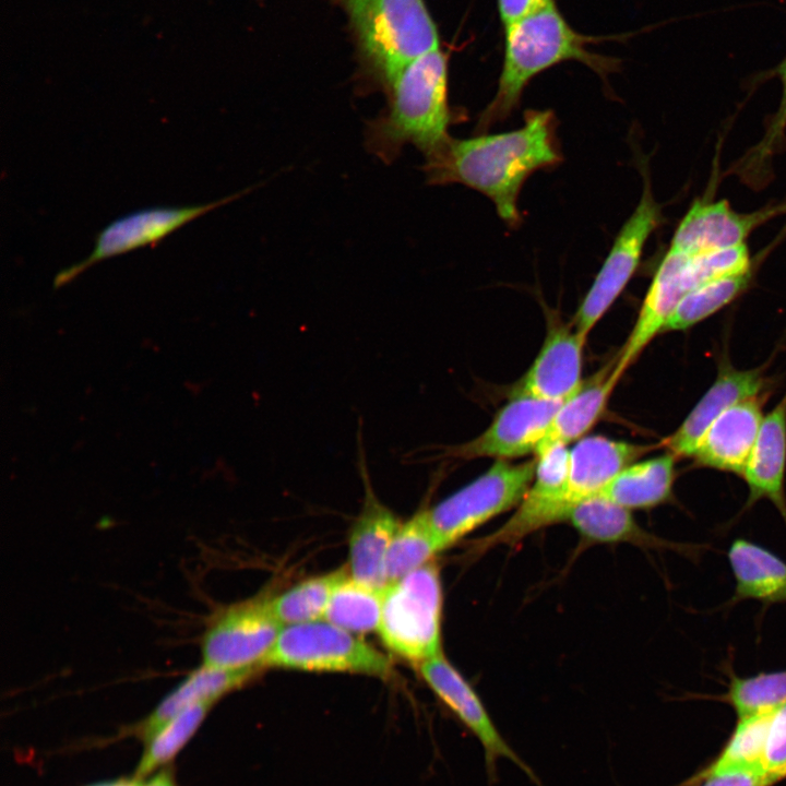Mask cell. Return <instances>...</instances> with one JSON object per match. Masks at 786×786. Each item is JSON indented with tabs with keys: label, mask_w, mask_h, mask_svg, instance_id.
<instances>
[{
	"label": "cell",
	"mask_w": 786,
	"mask_h": 786,
	"mask_svg": "<svg viewBox=\"0 0 786 786\" xmlns=\"http://www.w3.org/2000/svg\"><path fill=\"white\" fill-rule=\"evenodd\" d=\"M762 404L755 396L722 413L701 439L695 464L742 476L763 420Z\"/></svg>",
	"instance_id": "19"
},
{
	"label": "cell",
	"mask_w": 786,
	"mask_h": 786,
	"mask_svg": "<svg viewBox=\"0 0 786 786\" xmlns=\"http://www.w3.org/2000/svg\"><path fill=\"white\" fill-rule=\"evenodd\" d=\"M774 712L739 718L720 754L688 785H698L710 776L730 772L765 770L766 740Z\"/></svg>",
	"instance_id": "27"
},
{
	"label": "cell",
	"mask_w": 786,
	"mask_h": 786,
	"mask_svg": "<svg viewBox=\"0 0 786 786\" xmlns=\"http://www.w3.org/2000/svg\"><path fill=\"white\" fill-rule=\"evenodd\" d=\"M346 574L340 569L307 579L274 598H270L273 615L283 626L320 620L337 582Z\"/></svg>",
	"instance_id": "31"
},
{
	"label": "cell",
	"mask_w": 786,
	"mask_h": 786,
	"mask_svg": "<svg viewBox=\"0 0 786 786\" xmlns=\"http://www.w3.org/2000/svg\"><path fill=\"white\" fill-rule=\"evenodd\" d=\"M765 770L786 777V702L773 714L764 757Z\"/></svg>",
	"instance_id": "35"
},
{
	"label": "cell",
	"mask_w": 786,
	"mask_h": 786,
	"mask_svg": "<svg viewBox=\"0 0 786 786\" xmlns=\"http://www.w3.org/2000/svg\"><path fill=\"white\" fill-rule=\"evenodd\" d=\"M782 98L777 111L770 117L763 138L741 157L734 171L750 184L760 186L767 179L770 160L785 146L786 130V57L777 68Z\"/></svg>",
	"instance_id": "34"
},
{
	"label": "cell",
	"mask_w": 786,
	"mask_h": 786,
	"mask_svg": "<svg viewBox=\"0 0 786 786\" xmlns=\"http://www.w3.org/2000/svg\"><path fill=\"white\" fill-rule=\"evenodd\" d=\"M442 603L434 561L389 584L383 591L378 628L386 648L416 665L442 653Z\"/></svg>",
	"instance_id": "5"
},
{
	"label": "cell",
	"mask_w": 786,
	"mask_h": 786,
	"mask_svg": "<svg viewBox=\"0 0 786 786\" xmlns=\"http://www.w3.org/2000/svg\"><path fill=\"white\" fill-rule=\"evenodd\" d=\"M448 63V55L438 48L393 79L385 111L367 122L365 141L371 154L390 164L412 144L427 158L451 139L448 129L455 114L449 105Z\"/></svg>",
	"instance_id": "2"
},
{
	"label": "cell",
	"mask_w": 786,
	"mask_h": 786,
	"mask_svg": "<svg viewBox=\"0 0 786 786\" xmlns=\"http://www.w3.org/2000/svg\"><path fill=\"white\" fill-rule=\"evenodd\" d=\"M251 189L203 204L141 209L114 219L96 235L94 248L87 258L57 273L53 288L64 286L104 260L157 245L188 223L242 196Z\"/></svg>",
	"instance_id": "10"
},
{
	"label": "cell",
	"mask_w": 786,
	"mask_h": 786,
	"mask_svg": "<svg viewBox=\"0 0 786 786\" xmlns=\"http://www.w3.org/2000/svg\"><path fill=\"white\" fill-rule=\"evenodd\" d=\"M497 2L503 27L556 3L555 0H497Z\"/></svg>",
	"instance_id": "37"
},
{
	"label": "cell",
	"mask_w": 786,
	"mask_h": 786,
	"mask_svg": "<svg viewBox=\"0 0 786 786\" xmlns=\"http://www.w3.org/2000/svg\"><path fill=\"white\" fill-rule=\"evenodd\" d=\"M562 402L513 396L478 437L452 448L461 458L510 460L536 452Z\"/></svg>",
	"instance_id": "13"
},
{
	"label": "cell",
	"mask_w": 786,
	"mask_h": 786,
	"mask_svg": "<svg viewBox=\"0 0 786 786\" xmlns=\"http://www.w3.org/2000/svg\"><path fill=\"white\" fill-rule=\"evenodd\" d=\"M417 666L421 678L439 701L481 745L490 785L498 781L499 760L507 759L524 772L536 786H544L534 770L502 737L477 692L443 653Z\"/></svg>",
	"instance_id": "11"
},
{
	"label": "cell",
	"mask_w": 786,
	"mask_h": 786,
	"mask_svg": "<svg viewBox=\"0 0 786 786\" xmlns=\"http://www.w3.org/2000/svg\"><path fill=\"white\" fill-rule=\"evenodd\" d=\"M283 627L271 610L270 598L230 605L215 615L202 635V665L264 669Z\"/></svg>",
	"instance_id": "9"
},
{
	"label": "cell",
	"mask_w": 786,
	"mask_h": 786,
	"mask_svg": "<svg viewBox=\"0 0 786 786\" xmlns=\"http://www.w3.org/2000/svg\"><path fill=\"white\" fill-rule=\"evenodd\" d=\"M213 702L192 704L169 719L146 741V748L135 770V778H142L170 761L199 728Z\"/></svg>",
	"instance_id": "32"
},
{
	"label": "cell",
	"mask_w": 786,
	"mask_h": 786,
	"mask_svg": "<svg viewBox=\"0 0 786 786\" xmlns=\"http://www.w3.org/2000/svg\"><path fill=\"white\" fill-rule=\"evenodd\" d=\"M783 778L778 774L761 769L710 776L702 781L700 786H772Z\"/></svg>",
	"instance_id": "36"
},
{
	"label": "cell",
	"mask_w": 786,
	"mask_h": 786,
	"mask_svg": "<svg viewBox=\"0 0 786 786\" xmlns=\"http://www.w3.org/2000/svg\"><path fill=\"white\" fill-rule=\"evenodd\" d=\"M677 456L670 452L634 462L599 492L629 510H648L672 499Z\"/></svg>",
	"instance_id": "26"
},
{
	"label": "cell",
	"mask_w": 786,
	"mask_h": 786,
	"mask_svg": "<svg viewBox=\"0 0 786 786\" xmlns=\"http://www.w3.org/2000/svg\"><path fill=\"white\" fill-rule=\"evenodd\" d=\"M534 480L515 513L497 531L474 541L477 556L500 546H514L546 526L565 522L571 504L568 500L570 451L555 445L536 456Z\"/></svg>",
	"instance_id": "12"
},
{
	"label": "cell",
	"mask_w": 786,
	"mask_h": 786,
	"mask_svg": "<svg viewBox=\"0 0 786 786\" xmlns=\"http://www.w3.org/2000/svg\"><path fill=\"white\" fill-rule=\"evenodd\" d=\"M382 599L383 591L366 586L346 573L333 590L324 618L353 634L369 633L379 628Z\"/></svg>",
	"instance_id": "29"
},
{
	"label": "cell",
	"mask_w": 786,
	"mask_h": 786,
	"mask_svg": "<svg viewBox=\"0 0 786 786\" xmlns=\"http://www.w3.org/2000/svg\"><path fill=\"white\" fill-rule=\"evenodd\" d=\"M565 522L590 544L627 543L643 548L669 549L690 558L698 557L702 551L700 545L666 540L645 531L634 520L631 510L600 493L574 503Z\"/></svg>",
	"instance_id": "18"
},
{
	"label": "cell",
	"mask_w": 786,
	"mask_h": 786,
	"mask_svg": "<svg viewBox=\"0 0 786 786\" xmlns=\"http://www.w3.org/2000/svg\"><path fill=\"white\" fill-rule=\"evenodd\" d=\"M785 213L786 202L739 213L726 200L696 199L675 230L669 248L695 254L741 246L754 229Z\"/></svg>",
	"instance_id": "14"
},
{
	"label": "cell",
	"mask_w": 786,
	"mask_h": 786,
	"mask_svg": "<svg viewBox=\"0 0 786 786\" xmlns=\"http://www.w3.org/2000/svg\"><path fill=\"white\" fill-rule=\"evenodd\" d=\"M786 393L763 417L760 430L743 471L749 495L743 510L762 499L770 500L786 523Z\"/></svg>",
	"instance_id": "20"
},
{
	"label": "cell",
	"mask_w": 786,
	"mask_h": 786,
	"mask_svg": "<svg viewBox=\"0 0 786 786\" xmlns=\"http://www.w3.org/2000/svg\"><path fill=\"white\" fill-rule=\"evenodd\" d=\"M143 786H175V784L170 773L164 770Z\"/></svg>",
	"instance_id": "38"
},
{
	"label": "cell",
	"mask_w": 786,
	"mask_h": 786,
	"mask_svg": "<svg viewBox=\"0 0 786 786\" xmlns=\"http://www.w3.org/2000/svg\"><path fill=\"white\" fill-rule=\"evenodd\" d=\"M428 520L427 509L400 525L385 559L388 585L432 561L442 551Z\"/></svg>",
	"instance_id": "30"
},
{
	"label": "cell",
	"mask_w": 786,
	"mask_h": 786,
	"mask_svg": "<svg viewBox=\"0 0 786 786\" xmlns=\"http://www.w3.org/2000/svg\"><path fill=\"white\" fill-rule=\"evenodd\" d=\"M754 270L753 264L747 271L712 279L686 294L663 332L684 331L730 303L750 286Z\"/></svg>",
	"instance_id": "28"
},
{
	"label": "cell",
	"mask_w": 786,
	"mask_h": 786,
	"mask_svg": "<svg viewBox=\"0 0 786 786\" xmlns=\"http://www.w3.org/2000/svg\"><path fill=\"white\" fill-rule=\"evenodd\" d=\"M694 288L690 254L669 248L655 272L631 334L617 356L614 374L618 380L650 342L663 332L679 301Z\"/></svg>",
	"instance_id": "15"
},
{
	"label": "cell",
	"mask_w": 786,
	"mask_h": 786,
	"mask_svg": "<svg viewBox=\"0 0 786 786\" xmlns=\"http://www.w3.org/2000/svg\"><path fill=\"white\" fill-rule=\"evenodd\" d=\"M643 179L639 204L620 228L604 264L573 318L575 330L585 336L624 289L639 265L647 239L664 221L662 205L653 196L650 174L645 165Z\"/></svg>",
	"instance_id": "8"
},
{
	"label": "cell",
	"mask_w": 786,
	"mask_h": 786,
	"mask_svg": "<svg viewBox=\"0 0 786 786\" xmlns=\"http://www.w3.org/2000/svg\"><path fill=\"white\" fill-rule=\"evenodd\" d=\"M617 356L583 381L581 388L562 402L545 439L537 448L538 455L551 446L567 445L580 439L602 416L607 401L618 383L614 376Z\"/></svg>",
	"instance_id": "25"
},
{
	"label": "cell",
	"mask_w": 786,
	"mask_h": 786,
	"mask_svg": "<svg viewBox=\"0 0 786 786\" xmlns=\"http://www.w3.org/2000/svg\"><path fill=\"white\" fill-rule=\"evenodd\" d=\"M263 667L355 672L379 678L392 675L386 656L326 620L283 627Z\"/></svg>",
	"instance_id": "7"
},
{
	"label": "cell",
	"mask_w": 786,
	"mask_h": 786,
	"mask_svg": "<svg viewBox=\"0 0 786 786\" xmlns=\"http://www.w3.org/2000/svg\"><path fill=\"white\" fill-rule=\"evenodd\" d=\"M766 386L762 368L739 370L722 365L714 383L663 445L677 457H692L704 433L722 413L741 401L761 396Z\"/></svg>",
	"instance_id": "17"
},
{
	"label": "cell",
	"mask_w": 786,
	"mask_h": 786,
	"mask_svg": "<svg viewBox=\"0 0 786 786\" xmlns=\"http://www.w3.org/2000/svg\"><path fill=\"white\" fill-rule=\"evenodd\" d=\"M91 786H143L138 778L134 779H118L111 782H104Z\"/></svg>",
	"instance_id": "39"
},
{
	"label": "cell",
	"mask_w": 786,
	"mask_h": 786,
	"mask_svg": "<svg viewBox=\"0 0 786 786\" xmlns=\"http://www.w3.org/2000/svg\"><path fill=\"white\" fill-rule=\"evenodd\" d=\"M367 489L364 508L349 533V571L355 581L384 591L388 586L385 559L401 523L369 486Z\"/></svg>",
	"instance_id": "21"
},
{
	"label": "cell",
	"mask_w": 786,
	"mask_h": 786,
	"mask_svg": "<svg viewBox=\"0 0 786 786\" xmlns=\"http://www.w3.org/2000/svg\"><path fill=\"white\" fill-rule=\"evenodd\" d=\"M262 668H215L201 665L170 691L138 726V734L147 741L183 708L199 703H215L227 693L253 680Z\"/></svg>",
	"instance_id": "23"
},
{
	"label": "cell",
	"mask_w": 786,
	"mask_h": 786,
	"mask_svg": "<svg viewBox=\"0 0 786 786\" xmlns=\"http://www.w3.org/2000/svg\"><path fill=\"white\" fill-rule=\"evenodd\" d=\"M366 73L386 90L410 62L439 46L424 0H345Z\"/></svg>",
	"instance_id": "4"
},
{
	"label": "cell",
	"mask_w": 786,
	"mask_h": 786,
	"mask_svg": "<svg viewBox=\"0 0 786 786\" xmlns=\"http://www.w3.org/2000/svg\"><path fill=\"white\" fill-rule=\"evenodd\" d=\"M722 699L738 718L776 711L786 702V669L750 677H738L730 671L728 689Z\"/></svg>",
	"instance_id": "33"
},
{
	"label": "cell",
	"mask_w": 786,
	"mask_h": 786,
	"mask_svg": "<svg viewBox=\"0 0 786 786\" xmlns=\"http://www.w3.org/2000/svg\"><path fill=\"white\" fill-rule=\"evenodd\" d=\"M536 463L537 458L519 464L497 460L484 474L427 509L430 526L442 549L519 505L534 480Z\"/></svg>",
	"instance_id": "6"
},
{
	"label": "cell",
	"mask_w": 786,
	"mask_h": 786,
	"mask_svg": "<svg viewBox=\"0 0 786 786\" xmlns=\"http://www.w3.org/2000/svg\"><path fill=\"white\" fill-rule=\"evenodd\" d=\"M604 39L607 38L573 29L556 3L504 27V53L498 90L480 114L477 132L484 133L507 119L517 107L528 82L558 63L579 61L606 79L618 69L619 60L587 49Z\"/></svg>",
	"instance_id": "3"
},
{
	"label": "cell",
	"mask_w": 786,
	"mask_h": 786,
	"mask_svg": "<svg viewBox=\"0 0 786 786\" xmlns=\"http://www.w3.org/2000/svg\"><path fill=\"white\" fill-rule=\"evenodd\" d=\"M571 325L556 324L513 396L564 402L582 385V352L586 342Z\"/></svg>",
	"instance_id": "16"
},
{
	"label": "cell",
	"mask_w": 786,
	"mask_h": 786,
	"mask_svg": "<svg viewBox=\"0 0 786 786\" xmlns=\"http://www.w3.org/2000/svg\"><path fill=\"white\" fill-rule=\"evenodd\" d=\"M551 110H527L524 124L497 134L451 138L426 158L422 170L430 184L461 183L489 198L500 218L517 227L522 217L517 199L523 183L536 170L562 160Z\"/></svg>",
	"instance_id": "1"
},
{
	"label": "cell",
	"mask_w": 786,
	"mask_h": 786,
	"mask_svg": "<svg viewBox=\"0 0 786 786\" xmlns=\"http://www.w3.org/2000/svg\"><path fill=\"white\" fill-rule=\"evenodd\" d=\"M650 450L647 445L602 436L581 439L570 451L568 500L571 507L599 493L618 473Z\"/></svg>",
	"instance_id": "22"
},
{
	"label": "cell",
	"mask_w": 786,
	"mask_h": 786,
	"mask_svg": "<svg viewBox=\"0 0 786 786\" xmlns=\"http://www.w3.org/2000/svg\"><path fill=\"white\" fill-rule=\"evenodd\" d=\"M735 579L729 605L757 600L763 605L786 603V562L769 549L745 538L735 539L727 552Z\"/></svg>",
	"instance_id": "24"
}]
</instances>
